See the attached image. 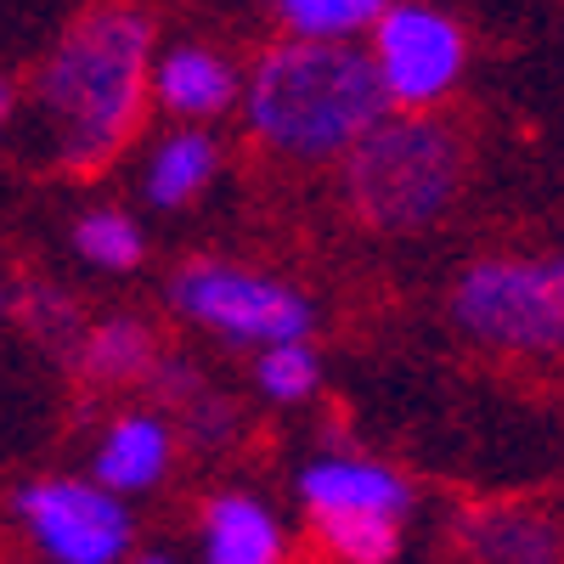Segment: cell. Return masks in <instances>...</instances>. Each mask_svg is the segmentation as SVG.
<instances>
[{
    "instance_id": "cell-1",
    "label": "cell",
    "mask_w": 564,
    "mask_h": 564,
    "mask_svg": "<svg viewBox=\"0 0 564 564\" xmlns=\"http://www.w3.org/2000/svg\"><path fill=\"white\" fill-rule=\"evenodd\" d=\"M153 23L130 0L85 7L34 74V108L68 170H102L148 108Z\"/></svg>"
},
{
    "instance_id": "cell-2",
    "label": "cell",
    "mask_w": 564,
    "mask_h": 564,
    "mask_svg": "<svg viewBox=\"0 0 564 564\" xmlns=\"http://www.w3.org/2000/svg\"><path fill=\"white\" fill-rule=\"evenodd\" d=\"M238 97H243L254 135L294 164L339 159L372 119L390 113L379 74H372L361 45L300 40V34L271 45L254 63V74L243 79Z\"/></svg>"
},
{
    "instance_id": "cell-3",
    "label": "cell",
    "mask_w": 564,
    "mask_h": 564,
    "mask_svg": "<svg viewBox=\"0 0 564 564\" xmlns=\"http://www.w3.org/2000/svg\"><path fill=\"white\" fill-rule=\"evenodd\" d=\"M339 159H345V204L372 231L435 226L457 204L468 175L457 130L406 108L379 113Z\"/></svg>"
},
{
    "instance_id": "cell-4",
    "label": "cell",
    "mask_w": 564,
    "mask_h": 564,
    "mask_svg": "<svg viewBox=\"0 0 564 564\" xmlns=\"http://www.w3.org/2000/svg\"><path fill=\"white\" fill-rule=\"evenodd\" d=\"M452 316L468 339L491 350L553 356L564 334V271L558 260H531V254L475 260L452 289Z\"/></svg>"
},
{
    "instance_id": "cell-5",
    "label": "cell",
    "mask_w": 564,
    "mask_h": 564,
    "mask_svg": "<svg viewBox=\"0 0 564 564\" xmlns=\"http://www.w3.org/2000/svg\"><path fill=\"white\" fill-rule=\"evenodd\" d=\"M170 305L209 327L231 345H276V339H311V300L294 294L289 282L260 276L231 260H193L170 282Z\"/></svg>"
},
{
    "instance_id": "cell-6",
    "label": "cell",
    "mask_w": 564,
    "mask_h": 564,
    "mask_svg": "<svg viewBox=\"0 0 564 564\" xmlns=\"http://www.w3.org/2000/svg\"><path fill=\"white\" fill-rule=\"evenodd\" d=\"M367 63L379 74V90L390 108L406 113H430L441 108L457 79H463V29L435 12V7H417V0H390V7L372 18L367 29Z\"/></svg>"
},
{
    "instance_id": "cell-7",
    "label": "cell",
    "mask_w": 564,
    "mask_h": 564,
    "mask_svg": "<svg viewBox=\"0 0 564 564\" xmlns=\"http://www.w3.org/2000/svg\"><path fill=\"white\" fill-rule=\"evenodd\" d=\"M23 525L57 564H113L130 542V513L119 491L85 480H40L18 497Z\"/></svg>"
},
{
    "instance_id": "cell-8",
    "label": "cell",
    "mask_w": 564,
    "mask_h": 564,
    "mask_svg": "<svg viewBox=\"0 0 564 564\" xmlns=\"http://www.w3.org/2000/svg\"><path fill=\"white\" fill-rule=\"evenodd\" d=\"M238 90H243L238 68L220 52H209V45H175V52L153 57V68H148V97L186 124L220 119L238 102Z\"/></svg>"
},
{
    "instance_id": "cell-9",
    "label": "cell",
    "mask_w": 564,
    "mask_h": 564,
    "mask_svg": "<svg viewBox=\"0 0 564 564\" xmlns=\"http://www.w3.org/2000/svg\"><path fill=\"white\" fill-rule=\"evenodd\" d=\"M300 497L311 513H406V480L361 457H322L300 475Z\"/></svg>"
},
{
    "instance_id": "cell-10",
    "label": "cell",
    "mask_w": 564,
    "mask_h": 564,
    "mask_svg": "<svg viewBox=\"0 0 564 564\" xmlns=\"http://www.w3.org/2000/svg\"><path fill=\"white\" fill-rule=\"evenodd\" d=\"M215 170H220V141L198 124H181L153 148L148 175H141V193L159 209H181L215 181Z\"/></svg>"
},
{
    "instance_id": "cell-11",
    "label": "cell",
    "mask_w": 564,
    "mask_h": 564,
    "mask_svg": "<svg viewBox=\"0 0 564 564\" xmlns=\"http://www.w3.org/2000/svg\"><path fill=\"white\" fill-rule=\"evenodd\" d=\"M170 468V430L148 412L119 417L97 446V486L108 491H148Z\"/></svg>"
},
{
    "instance_id": "cell-12",
    "label": "cell",
    "mask_w": 564,
    "mask_h": 564,
    "mask_svg": "<svg viewBox=\"0 0 564 564\" xmlns=\"http://www.w3.org/2000/svg\"><path fill=\"white\" fill-rule=\"evenodd\" d=\"M209 564H282L276 520L254 497H215L204 513Z\"/></svg>"
},
{
    "instance_id": "cell-13",
    "label": "cell",
    "mask_w": 564,
    "mask_h": 564,
    "mask_svg": "<svg viewBox=\"0 0 564 564\" xmlns=\"http://www.w3.org/2000/svg\"><path fill=\"white\" fill-rule=\"evenodd\" d=\"M153 361H159V339L130 316H108L79 339V367L97 384H135V379H148Z\"/></svg>"
},
{
    "instance_id": "cell-14",
    "label": "cell",
    "mask_w": 564,
    "mask_h": 564,
    "mask_svg": "<svg viewBox=\"0 0 564 564\" xmlns=\"http://www.w3.org/2000/svg\"><path fill=\"white\" fill-rule=\"evenodd\" d=\"M468 542L486 564H547L553 553L547 525L531 513H480V520H468Z\"/></svg>"
},
{
    "instance_id": "cell-15",
    "label": "cell",
    "mask_w": 564,
    "mask_h": 564,
    "mask_svg": "<svg viewBox=\"0 0 564 564\" xmlns=\"http://www.w3.org/2000/svg\"><path fill=\"white\" fill-rule=\"evenodd\" d=\"M390 0H276V18L300 40H356Z\"/></svg>"
},
{
    "instance_id": "cell-16",
    "label": "cell",
    "mask_w": 564,
    "mask_h": 564,
    "mask_svg": "<svg viewBox=\"0 0 564 564\" xmlns=\"http://www.w3.org/2000/svg\"><path fill=\"white\" fill-rule=\"evenodd\" d=\"M316 525L345 564H390L401 547L395 513H316Z\"/></svg>"
},
{
    "instance_id": "cell-17",
    "label": "cell",
    "mask_w": 564,
    "mask_h": 564,
    "mask_svg": "<svg viewBox=\"0 0 564 564\" xmlns=\"http://www.w3.org/2000/svg\"><path fill=\"white\" fill-rule=\"evenodd\" d=\"M74 249L97 271H135L141 265V226L124 209H90L74 226Z\"/></svg>"
},
{
    "instance_id": "cell-18",
    "label": "cell",
    "mask_w": 564,
    "mask_h": 564,
    "mask_svg": "<svg viewBox=\"0 0 564 564\" xmlns=\"http://www.w3.org/2000/svg\"><path fill=\"white\" fill-rule=\"evenodd\" d=\"M254 379L271 401H305L322 379L316 367V350L311 339H276V345H260V361H254Z\"/></svg>"
},
{
    "instance_id": "cell-19",
    "label": "cell",
    "mask_w": 564,
    "mask_h": 564,
    "mask_svg": "<svg viewBox=\"0 0 564 564\" xmlns=\"http://www.w3.org/2000/svg\"><path fill=\"white\" fill-rule=\"evenodd\" d=\"M23 311H29V322L40 327L45 339L79 334V311H74V300H68L63 289H29V294H23Z\"/></svg>"
},
{
    "instance_id": "cell-20",
    "label": "cell",
    "mask_w": 564,
    "mask_h": 564,
    "mask_svg": "<svg viewBox=\"0 0 564 564\" xmlns=\"http://www.w3.org/2000/svg\"><path fill=\"white\" fill-rule=\"evenodd\" d=\"M12 79H0V135H7V124H12Z\"/></svg>"
},
{
    "instance_id": "cell-21",
    "label": "cell",
    "mask_w": 564,
    "mask_h": 564,
    "mask_svg": "<svg viewBox=\"0 0 564 564\" xmlns=\"http://www.w3.org/2000/svg\"><path fill=\"white\" fill-rule=\"evenodd\" d=\"M135 564H170V558H135Z\"/></svg>"
},
{
    "instance_id": "cell-22",
    "label": "cell",
    "mask_w": 564,
    "mask_h": 564,
    "mask_svg": "<svg viewBox=\"0 0 564 564\" xmlns=\"http://www.w3.org/2000/svg\"><path fill=\"white\" fill-rule=\"evenodd\" d=\"M0 316H7V289H0Z\"/></svg>"
}]
</instances>
